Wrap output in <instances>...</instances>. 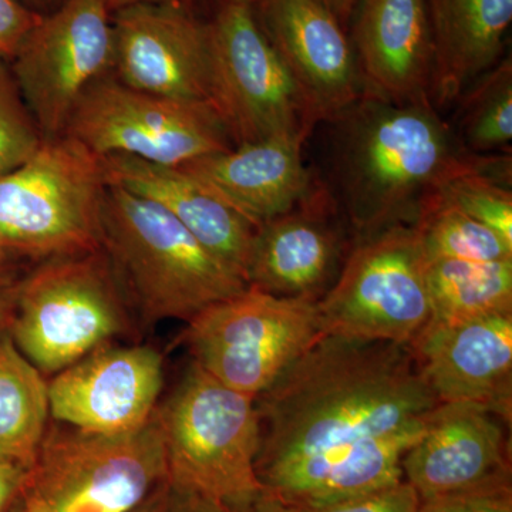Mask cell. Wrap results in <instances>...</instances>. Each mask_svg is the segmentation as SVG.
I'll return each mask as SVG.
<instances>
[{"mask_svg": "<svg viewBox=\"0 0 512 512\" xmlns=\"http://www.w3.org/2000/svg\"><path fill=\"white\" fill-rule=\"evenodd\" d=\"M439 404L409 346L323 335L256 397V474L420 426Z\"/></svg>", "mask_w": 512, "mask_h": 512, "instance_id": "obj_1", "label": "cell"}, {"mask_svg": "<svg viewBox=\"0 0 512 512\" xmlns=\"http://www.w3.org/2000/svg\"><path fill=\"white\" fill-rule=\"evenodd\" d=\"M330 123L333 170L359 239L413 224L424 200L478 156L461 147L431 101L394 103L365 92Z\"/></svg>", "mask_w": 512, "mask_h": 512, "instance_id": "obj_2", "label": "cell"}, {"mask_svg": "<svg viewBox=\"0 0 512 512\" xmlns=\"http://www.w3.org/2000/svg\"><path fill=\"white\" fill-rule=\"evenodd\" d=\"M101 229L104 254L144 322H190L248 286L170 212L119 185H107Z\"/></svg>", "mask_w": 512, "mask_h": 512, "instance_id": "obj_3", "label": "cell"}, {"mask_svg": "<svg viewBox=\"0 0 512 512\" xmlns=\"http://www.w3.org/2000/svg\"><path fill=\"white\" fill-rule=\"evenodd\" d=\"M156 417L173 483L217 508L249 504L265 493L256 474V397L225 386L192 362L158 404Z\"/></svg>", "mask_w": 512, "mask_h": 512, "instance_id": "obj_4", "label": "cell"}, {"mask_svg": "<svg viewBox=\"0 0 512 512\" xmlns=\"http://www.w3.org/2000/svg\"><path fill=\"white\" fill-rule=\"evenodd\" d=\"M107 185L103 158L66 134L45 138L0 177L2 247L46 261L101 251Z\"/></svg>", "mask_w": 512, "mask_h": 512, "instance_id": "obj_5", "label": "cell"}, {"mask_svg": "<svg viewBox=\"0 0 512 512\" xmlns=\"http://www.w3.org/2000/svg\"><path fill=\"white\" fill-rule=\"evenodd\" d=\"M127 303L103 249L50 259L16 286L9 336L42 375H56L130 332Z\"/></svg>", "mask_w": 512, "mask_h": 512, "instance_id": "obj_6", "label": "cell"}, {"mask_svg": "<svg viewBox=\"0 0 512 512\" xmlns=\"http://www.w3.org/2000/svg\"><path fill=\"white\" fill-rule=\"evenodd\" d=\"M318 302L248 285L195 315L177 342L218 382L258 397L322 338Z\"/></svg>", "mask_w": 512, "mask_h": 512, "instance_id": "obj_7", "label": "cell"}, {"mask_svg": "<svg viewBox=\"0 0 512 512\" xmlns=\"http://www.w3.org/2000/svg\"><path fill=\"white\" fill-rule=\"evenodd\" d=\"M426 266L413 224L359 239L319 299L323 335L412 345L431 315Z\"/></svg>", "mask_w": 512, "mask_h": 512, "instance_id": "obj_8", "label": "cell"}, {"mask_svg": "<svg viewBox=\"0 0 512 512\" xmlns=\"http://www.w3.org/2000/svg\"><path fill=\"white\" fill-rule=\"evenodd\" d=\"M167 457L156 413L130 433L47 429L26 491L50 512H128L164 478Z\"/></svg>", "mask_w": 512, "mask_h": 512, "instance_id": "obj_9", "label": "cell"}, {"mask_svg": "<svg viewBox=\"0 0 512 512\" xmlns=\"http://www.w3.org/2000/svg\"><path fill=\"white\" fill-rule=\"evenodd\" d=\"M208 29L211 104L232 144L308 137L315 124L259 22L254 0H220Z\"/></svg>", "mask_w": 512, "mask_h": 512, "instance_id": "obj_10", "label": "cell"}, {"mask_svg": "<svg viewBox=\"0 0 512 512\" xmlns=\"http://www.w3.org/2000/svg\"><path fill=\"white\" fill-rule=\"evenodd\" d=\"M63 134L99 157L163 165H183L234 147L211 104L140 92L113 74L83 94Z\"/></svg>", "mask_w": 512, "mask_h": 512, "instance_id": "obj_11", "label": "cell"}, {"mask_svg": "<svg viewBox=\"0 0 512 512\" xmlns=\"http://www.w3.org/2000/svg\"><path fill=\"white\" fill-rule=\"evenodd\" d=\"M111 18L107 0H64L42 15L10 60L43 137L62 136L83 94L113 74Z\"/></svg>", "mask_w": 512, "mask_h": 512, "instance_id": "obj_12", "label": "cell"}, {"mask_svg": "<svg viewBox=\"0 0 512 512\" xmlns=\"http://www.w3.org/2000/svg\"><path fill=\"white\" fill-rule=\"evenodd\" d=\"M111 20L119 82L154 96L211 104L210 29L183 0L131 6Z\"/></svg>", "mask_w": 512, "mask_h": 512, "instance_id": "obj_13", "label": "cell"}, {"mask_svg": "<svg viewBox=\"0 0 512 512\" xmlns=\"http://www.w3.org/2000/svg\"><path fill=\"white\" fill-rule=\"evenodd\" d=\"M47 386L52 419L86 433H130L156 413L164 357L151 346L110 343L56 373Z\"/></svg>", "mask_w": 512, "mask_h": 512, "instance_id": "obj_14", "label": "cell"}, {"mask_svg": "<svg viewBox=\"0 0 512 512\" xmlns=\"http://www.w3.org/2000/svg\"><path fill=\"white\" fill-rule=\"evenodd\" d=\"M313 124L333 121L365 93L352 40L320 0H254Z\"/></svg>", "mask_w": 512, "mask_h": 512, "instance_id": "obj_15", "label": "cell"}, {"mask_svg": "<svg viewBox=\"0 0 512 512\" xmlns=\"http://www.w3.org/2000/svg\"><path fill=\"white\" fill-rule=\"evenodd\" d=\"M507 421L474 403H440L403 457V480L420 501L511 481Z\"/></svg>", "mask_w": 512, "mask_h": 512, "instance_id": "obj_16", "label": "cell"}, {"mask_svg": "<svg viewBox=\"0 0 512 512\" xmlns=\"http://www.w3.org/2000/svg\"><path fill=\"white\" fill-rule=\"evenodd\" d=\"M409 348L440 403L480 404L511 423L512 312L427 323Z\"/></svg>", "mask_w": 512, "mask_h": 512, "instance_id": "obj_17", "label": "cell"}, {"mask_svg": "<svg viewBox=\"0 0 512 512\" xmlns=\"http://www.w3.org/2000/svg\"><path fill=\"white\" fill-rule=\"evenodd\" d=\"M325 191L256 228L247 284L289 298L319 301L338 278L342 241L328 220Z\"/></svg>", "mask_w": 512, "mask_h": 512, "instance_id": "obj_18", "label": "cell"}, {"mask_svg": "<svg viewBox=\"0 0 512 512\" xmlns=\"http://www.w3.org/2000/svg\"><path fill=\"white\" fill-rule=\"evenodd\" d=\"M306 137L274 136L181 165L255 228L292 211L313 194L302 158Z\"/></svg>", "mask_w": 512, "mask_h": 512, "instance_id": "obj_19", "label": "cell"}, {"mask_svg": "<svg viewBox=\"0 0 512 512\" xmlns=\"http://www.w3.org/2000/svg\"><path fill=\"white\" fill-rule=\"evenodd\" d=\"M352 45L365 92L394 101H430L433 45L426 0H360Z\"/></svg>", "mask_w": 512, "mask_h": 512, "instance_id": "obj_20", "label": "cell"}, {"mask_svg": "<svg viewBox=\"0 0 512 512\" xmlns=\"http://www.w3.org/2000/svg\"><path fill=\"white\" fill-rule=\"evenodd\" d=\"M101 158L107 183L156 202L247 282L256 231L247 218L181 165L154 164L127 156Z\"/></svg>", "mask_w": 512, "mask_h": 512, "instance_id": "obj_21", "label": "cell"}, {"mask_svg": "<svg viewBox=\"0 0 512 512\" xmlns=\"http://www.w3.org/2000/svg\"><path fill=\"white\" fill-rule=\"evenodd\" d=\"M426 424L330 456L291 464L262 477V487L275 503L295 511L399 483L403 480L404 454L420 439Z\"/></svg>", "mask_w": 512, "mask_h": 512, "instance_id": "obj_22", "label": "cell"}, {"mask_svg": "<svg viewBox=\"0 0 512 512\" xmlns=\"http://www.w3.org/2000/svg\"><path fill=\"white\" fill-rule=\"evenodd\" d=\"M433 70V106L454 103L500 62L512 22V0H426Z\"/></svg>", "mask_w": 512, "mask_h": 512, "instance_id": "obj_23", "label": "cell"}, {"mask_svg": "<svg viewBox=\"0 0 512 512\" xmlns=\"http://www.w3.org/2000/svg\"><path fill=\"white\" fill-rule=\"evenodd\" d=\"M49 419L45 375L22 355L10 336H0V463L32 470Z\"/></svg>", "mask_w": 512, "mask_h": 512, "instance_id": "obj_24", "label": "cell"}, {"mask_svg": "<svg viewBox=\"0 0 512 512\" xmlns=\"http://www.w3.org/2000/svg\"><path fill=\"white\" fill-rule=\"evenodd\" d=\"M430 325L512 312V261L433 259L426 266Z\"/></svg>", "mask_w": 512, "mask_h": 512, "instance_id": "obj_25", "label": "cell"}, {"mask_svg": "<svg viewBox=\"0 0 512 512\" xmlns=\"http://www.w3.org/2000/svg\"><path fill=\"white\" fill-rule=\"evenodd\" d=\"M427 261H512V247L450 202L431 194L413 222Z\"/></svg>", "mask_w": 512, "mask_h": 512, "instance_id": "obj_26", "label": "cell"}, {"mask_svg": "<svg viewBox=\"0 0 512 512\" xmlns=\"http://www.w3.org/2000/svg\"><path fill=\"white\" fill-rule=\"evenodd\" d=\"M457 140L470 154L507 147L512 138L511 57L481 74L457 99Z\"/></svg>", "mask_w": 512, "mask_h": 512, "instance_id": "obj_27", "label": "cell"}, {"mask_svg": "<svg viewBox=\"0 0 512 512\" xmlns=\"http://www.w3.org/2000/svg\"><path fill=\"white\" fill-rule=\"evenodd\" d=\"M511 160L477 156L466 170L448 178L433 192L494 231L512 247V194L504 181L510 180Z\"/></svg>", "mask_w": 512, "mask_h": 512, "instance_id": "obj_28", "label": "cell"}, {"mask_svg": "<svg viewBox=\"0 0 512 512\" xmlns=\"http://www.w3.org/2000/svg\"><path fill=\"white\" fill-rule=\"evenodd\" d=\"M43 140L8 60L0 57V177L26 163Z\"/></svg>", "mask_w": 512, "mask_h": 512, "instance_id": "obj_29", "label": "cell"}, {"mask_svg": "<svg viewBox=\"0 0 512 512\" xmlns=\"http://www.w3.org/2000/svg\"><path fill=\"white\" fill-rule=\"evenodd\" d=\"M419 505V494L402 480L336 503L288 512H416Z\"/></svg>", "mask_w": 512, "mask_h": 512, "instance_id": "obj_30", "label": "cell"}, {"mask_svg": "<svg viewBox=\"0 0 512 512\" xmlns=\"http://www.w3.org/2000/svg\"><path fill=\"white\" fill-rule=\"evenodd\" d=\"M416 512H512L511 481L420 501Z\"/></svg>", "mask_w": 512, "mask_h": 512, "instance_id": "obj_31", "label": "cell"}, {"mask_svg": "<svg viewBox=\"0 0 512 512\" xmlns=\"http://www.w3.org/2000/svg\"><path fill=\"white\" fill-rule=\"evenodd\" d=\"M42 15L22 0H0V57L10 60Z\"/></svg>", "mask_w": 512, "mask_h": 512, "instance_id": "obj_32", "label": "cell"}, {"mask_svg": "<svg viewBox=\"0 0 512 512\" xmlns=\"http://www.w3.org/2000/svg\"><path fill=\"white\" fill-rule=\"evenodd\" d=\"M214 505L165 477L137 507L128 512H212Z\"/></svg>", "mask_w": 512, "mask_h": 512, "instance_id": "obj_33", "label": "cell"}, {"mask_svg": "<svg viewBox=\"0 0 512 512\" xmlns=\"http://www.w3.org/2000/svg\"><path fill=\"white\" fill-rule=\"evenodd\" d=\"M29 470L0 463V512H19L28 487Z\"/></svg>", "mask_w": 512, "mask_h": 512, "instance_id": "obj_34", "label": "cell"}, {"mask_svg": "<svg viewBox=\"0 0 512 512\" xmlns=\"http://www.w3.org/2000/svg\"><path fill=\"white\" fill-rule=\"evenodd\" d=\"M16 286L9 284L5 279H0V332L9 329L15 308Z\"/></svg>", "mask_w": 512, "mask_h": 512, "instance_id": "obj_35", "label": "cell"}, {"mask_svg": "<svg viewBox=\"0 0 512 512\" xmlns=\"http://www.w3.org/2000/svg\"><path fill=\"white\" fill-rule=\"evenodd\" d=\"M212 512H288L282 505L275 503L272 498H269L265 493L252 501V503L245 505H238V507H221L214 508Z\"/></svg>", "mask_w": 512, "mask_h": 512, "instance_id": "obj_36", "label": "cell"}, {"mask_svg": "<svg viewBox=\"0 0 512 512\" xmlns=\"http://www.w3.org/2000/svg\"><path fill=\"white\" fill-rule=\"evenodd\" d=\"M320 2H322L346 28L353 13L356 12L360 0H320Z\"/></svg>", "mask_w": 512, "mask_h": 512, "instance_id": "obj_37", "label": "cell"}, {"mask_svg": "<svg viewBox=\"0 0 512 512\" xmlns=\"http://www.w3.org/2000/svg\"><path fill=\"white\" fill-rule=\"evenodd\" d=\"M177 2V0H107L110 12H119L121 9L131 8L137 5H150V3H168Z\"/></svg>", "mask_w": 512, "mask_h": 512, "instance_id": "obj_38", "label": "cell"}, {"mask_svg": "<svg viewBox=\"0 0 512 512\" xmlns=\"http://www.w3.org/2000/svg\"><path fill=\"white\" fill-rule=\"evenodd\" d=\"M29 9L35 10L40 15H46V13L52 12L56 8H59L64 0H22Z\"/></svg>", "mask_w": 512, "mask_h": 512, "instance_id": "obj_39", "label": "cell"}, {"mask_svg": "<svg viewBox=\"0 0 512 512\" xmlns=\"http://www.w3.org/2000/svg\"><path fill=\"white\" fill-rule=\"evenodd\" d=\"M23 512H50V510L42 501L37 500L35 495L25 491V497H23Z\"/></svg>", "mask_w": 512, "mask_h": 512, "instance_id": "obj_40", "label": "cell"}, {"mask_svg": "<svg viewBox=\"0 0 512 512\" xmlns=\"http://www.w3.org/2000/svg\"><path fill=\"white\" fill-rule=\"evenodd\" d=\"M19 512H23V505H22V510H20Z\"/></svg>", "mask_w": 512, "mask_h": 512, "instance_id": "obj_41", "label": "cell"}, {"mask_svg": "<svg viewBox=\"0 0 512 512\" xmlns=\"http://www.w3.org/2000/svg\"><path fill=\"white\" fill-rule=\"evenodd\" d=\"M0 247H2V242H0Z\"/></svg>", "mask_w": 512, "mask_h": 512, "instance_id": "obj_42", "label": "cell"}]
</instances>
